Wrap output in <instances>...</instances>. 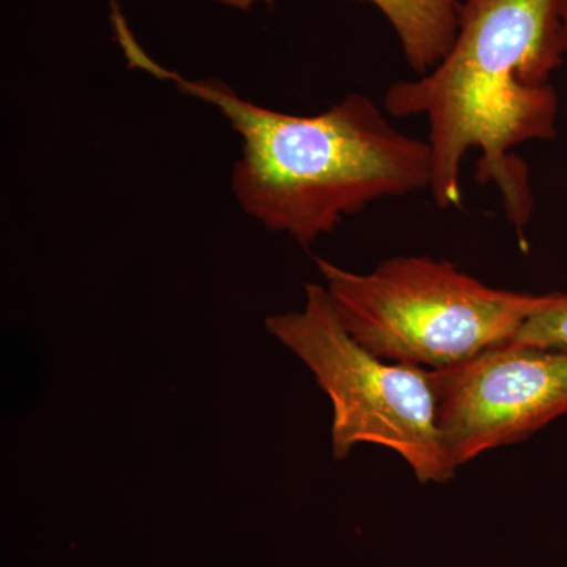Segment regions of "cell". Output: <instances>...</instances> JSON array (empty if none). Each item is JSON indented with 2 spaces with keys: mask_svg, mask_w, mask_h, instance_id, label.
<instances>
[{
  "mask_svg": "<svg viewBox=\"0 0 567 567\" xmlns=\"http://www.w3.org/2000/svg\"><path fill=\"white\" fill-rule=\"evenodd\" d=\"M563 6L565 0H464L443 61L385 93L391 117L427 118L435 204L462 207V163L477 151L476 181L494 183L524 248L533 193L527 164L513 151L557 136L559 102L550 76L566 59Z\"/></svg>",
  "mask_w": 567,
  "mask_h": 567,
  "instance_id": "obj_1",
  "label": "cell"
},
{
  "mask_svg": "<svg viewBox=\"0 0 567 567\" xmlns=\"http://www.w3.org/2000/svg\"><path fill=\"white\" fill-rule=\"evenodd\" d=\"M112 25L126 62L212 104L241 140L233 192L246 215L308 246L346 216L385 197L431 189L427 141L399 132L371 99L352 93L316 115L286 114L238 95L219 80H188L141 47L122 11Z\"/></svg>",
  "mask_w": 567,
  "mask_h": 567,
  "instance_id": "obj_2",
  "label": "cell"
},
{
  "mask_svg": "<svg viewBox=\"0 0 567 567\" xmlns=\"http://www.w3.org/2000/svg\"><path fill=\"white\" fill-rule=\"evenodd\" d=\"M347 331L377 357L427 371L453 368L513 341L548 293L495 289L456 265L421 256L353 274L316 257Z\"/></svg>",
  "mask_w": 567,
  "mask_h": 567,
  "instance_id": "obj_3",
  "label": "cell"
},
{
  "mask_svg": "<svg viewBox=\"0 0 567 567\" xmlns=\"http://www.w3.org/2000/svg\"><path fill=\"white\" fill-rule=\"evenodd\" d=\"M267 330L311 369L330 395L336 458L371 443L404 458L420 483L454 476L436 427L427 369L391 363L361 346L336 315L327 287L306 284L303 311L268 317Z\"/></svg>",
  "mask_w": 567,
  "mask_h": 567,
  "instance_id": "obj_4",
  "label": "cell"
},
{
  "mask_svg": "<svg viewBox=\"0 0 567 567\" xmlns=\"http://www.w3.org/2000/svg\"><path fill=\"white\" fill-rule=\"evenodd\" d=\"M429 375L454 470L567 415V352L511 341Z\"/></svg>",
  "mask_w": 567,
  "mask_h": 567,
  "instance_id": "obj_5",
  "label": "cell"
},
{
  "mask_svg": "<svg viewBox=\"0 0 567 567\" xmlns=\"http://www.w3.org/2000/svg\"><path fill=\"white\" fill-rule=\"evenodd\" d=\"M235 10L276 0H218ZM382 11L398 35L405 61L417 76L434 70L457 35L461 0H363Z\"/></svg>",
  "mask_w": 567,
  "mask_h": 567,
  "instance_id": "obj_6",
  "label": "cell"
},
{
  "mask_svg": "<svg viewBox=\"0 0 567 567\" xmlns=\"http://www.w3.org/2000/svg\"><path fill=\"white\" fill-rule=\"evenodd\" d=\"M513 342L567 352V293H548L546 306L522 324Z\"/></svg>",
  "mask_w": 567,
  "mask_h": 567,
  "instance_id": "obj_7",
  "label": "cell"
},
{
  "mask_svg": "<svg viewBox=\"0 0 567 567\" xmlns=\"http://www.w3.org/2000/svg\"><path fill=\"white\" fill-rule=\"evenodd\" d=\"M563 39H565V58L567 59V0L563 6Z\"/></svg>",
  "mask_w": 567,
  "mask_h": 567,
  "instance_id": "obj_8",
  "label": "cell"
}]
</instances>
